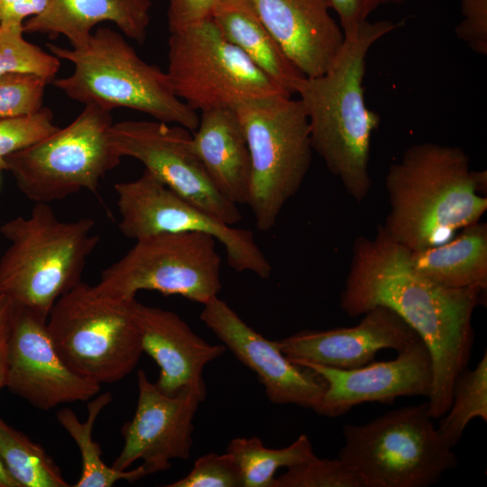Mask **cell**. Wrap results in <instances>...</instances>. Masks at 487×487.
<instances>
[{
    "label": "cell",
    "instance_id": "obj_37",
    "mask_svg": "<svg viewBox=\"0 0 487 487\" xmlns=\"http://www.w3.org/2000/svg\"><path fill=\"white\" fill-rule=\"evenodd\" d=\"M50 0H15L0 14V23L23 24L25 18L41 14Z\"/></svg>",
    "mask_w": 487,
    "mask_h": 487
},
{
    "label": "cell",
    "instance_id": "obj_35",
    "mask_svg": "<svg viewBox=\"0 0 487 487\" xmlns=\"http://www.w3.org/2000/svg\"><path fill=\"white\" fill-rule=\"evenodd\" d=\"M329 8L339 18L344 35L354 32L357 27L368 21L370 14L385 5H402L407 0H326Z\"/></svg>",
    "mask_w": 487,
    "mask_h": 487
},
{
    "label": "cell",
    "instance_id": "obj_39",
    "mask_svg": "<svg viewBox=\"0 0 487 487\" xmlns=\"http://www.w3.org/2000/svg\"><path fill=\"white\" fill-rule=\"evenodd\" d=\"M0 487H21L13 478L0 457Z\"/></svg>",
    "mask_w": 487,
    "mask_h": 487
},
{
    "label": "cell",
    "instance_id": "obj_18",
    "mask_svg": "<svg viewBox=\"0 0 487 487\" xmlns=\"http://www.w3.org/2000/svg\"><path fill=\"white\" fill-rule=\"evenodd\" d=\"M351 327L302 330L277 340L292 362H309L349 370L373 361L382 349L397 352L419 339L418 335L393 310L375 307Z\"/></svg>",
    "mask_w": 487,
    "mask_h": 487
},
{
    "label": "cell",
    "instance_id": "obj_4",
    "mask_svg": "<svg viewBox=\"0 0 487 487\" xmlns=\"http://www.w3.org/2000/svg\"><path fill=\"white\" fill-rule=\"evenodd\" d=\"M73 72L51 83L68 97L112 111L125 107L195 131L199 115L173 92L166 71L142 60L123 34L102 26L77 48L48 43Z\"/></svg>",
    "mask_w": 487,
    "mask_h": 487
},
{
    "label": "cell",
    "instance_id": "obj_26",
    "mask_svg": "<svg viewBox=\"0 0 487 487\" xmlns=\"http://www.w3.org/2000/svg\"><path fill=\"white\" fill-rule=\"evenodd\" d=\"M226 452L240 468L244 487H273L279 469H288L316 456L305 434L289 446L277 449L266 447L257 436L236 437L230 441Z\"/></svg>",
    "mask_w": 487,
    "mask_h": 487
},
{
    "label": "cell",
    "instance_id": "obj_17",
    "mask_svg": "<svg viewBox=\"0 0 487 487\" xmlns=\"http://www.w3.org/2000/svg\"><path fill=\"white\" fill-rule=\"evenodd\" d=\"M295 363L313 370L325 381L326 389L315 412L328 418L342 416L364 402L392 404L400 397L428 398L432 387V360L420 338L399 351L394 359L372 361L354 369Z\"/></svg>",
    "mask_w": 487,
    "mask_h": 487
},
{
    "label": "cell",
    "instance_id": "obj_8",
    "mask_svg": "<svg viewBox=\"0 0 487 487\" xmlns=\"http://www.w3.org/2000/svg\"><path fill=\"white\" fill-rule=\"evenodd\" d=\"M234 110L251 157L247 205L256 227L266 232L274 226L310 169L313 149L308 121L300 101L292 96L252 100Z\"/></svg>",
    "mask_w": 487,
    "mask_h": 487
},
{
    "label": "cell",
    "instance_id": "obj_15",
    "mask_svg": "<svg viewBox=\"0 0 487 487\" xmlns=\"http://www.w3.org/2000/svg\"><path fill=\"white\" fill-rule=\"evenodd\" d=\"M47 319L32 308L11 302L5 387L42 410L88 400L101 388L62 362L51 338Z\"/></svg>",
    "mask_w": 487,
    "mask_h": 487
},
{
    "label": "cell",
    "instance_id": "obj_33",
    "mask_svg": "<svg viewBox=\"0 0 487 487\" xmlns=\"http://www.w3.org/2000/svg\"><path fill=\"white\" fill-rule=\"evenodd\" d=\"M167 487H244L240 468L226 452L199 456L190 472Z\"/></svg>",
    "mask_w": 487,
    "mask_h": 487
},
{
    "label": "cell",
    "instance_id": "obj_25",
    "mask_svg": "<svg viewBox=\"0 0 487 487\" xmlns=\"http://www.w3.org/2000/svg\"><path fill=\"white\" fill-rule=\"evenodd\" d=\"M112 400L110 392L96 396L87 404L85 422H81L69 408L57 413L58 422L76 442L81 454L82 471L73 485L75 487H111L120 480L133 482L149 475L142 464L133 470L121 471L106 465L101 458V446L94 441L92 432L98 415Z\"/></svg>",
    "mask_w": 487,
    "mask_h": 487
},
{
    "label": "cell",
    "instance_id": "obj_13",
    "mask_svg": "<svg viewBox=\"0 0 487 487\" xmlns=\"http://www.w3.org/2000/svg\"><path fill=\"white\" fill-rule=\"evenodd\" d=\"M109 140L123 158L132 157L170 190L226 225L242 219L236 204L224 197L198 158L187 128L157 120L113 124Z\"/></svg>",
    "mask_w": 487,
    "mask_h": 487
},
{
    "label": "cell",
    "instance_id": "obj_22",
    "mask_svg": "<svg viewBox=\"0 0 487 487\" xmlns=\"http://www.w3.org/2000/svg\"><path fill=\"white\" fill-rule=\"evenodd\" d=\"M192 143L215 188L233 203L247 204L251 157L235 110L216 108L201 112Z\"/></svg>",
    "mask_w": 487,
    "mask_h": 487
},
{
    "label": "cell",
    "instance_id": "obj_2",
    "mask_svg": "<svg viewBox=\"0 0 487 487\" xmlns=\"http://www.w3.org/2000/svg\"><path fill=\"white\" fill-rule=\"evenodd\" d=\"M389 20L361 23L322 75L304 77L296 87L308 121L310 142L331 174L356 201L370 193L371 140L380 116L364 101L366 56L381 38L403 25Z\"/></svg>",
    "mask_w": 487,
    "mask_h": 487
},
{
    "label": "cell",
    "instance_id": "obj_11",
    "mask_svg": "<svg viewBox=\"0 0 487 487\" xmlns=\"http://www.w3.org/2000/svg\"><path fill=\"white\" fill-rule=\"evenodd\" d=\"M94 285L101 293L132 299L140 290L178 295L205 305L222 289L216 239L200 232L162 233L135 240Z\"/></svg>",
    "mask_w": 487,
    "mask_h": 487
},
{
    "label": "cell",
    "instance_id": "obj_3",
    "mask_svg": "<svg viewBox=\"0 0 487 487\" xmlns=\"http://www.w3.org/2000/svg\"><path fill=\"white\" fill-rule=\"evenodd\" d=\"M486 171L472 170L457 146L424 142L406 149L385 178L386 234L410 252L445 244L487 210Z\"/></svg>",
    "mask_w": 487,
    "mask_h": 487
},
{
    "label": "cell",
    "instance_id": "obj_41",
    "mask_svg": "<svg viewBox=\"0 0 487 487\" xmlns=\"http://www.w3.org/2000/svg\"><path fill=\"white\" fill-rule=\"evenodd\" d=\"M0 170H6V163L5 161V159L4 158H1L0 157Z\"/></svg>",
    "mask_w": 487,
    "mask_h": 487
},
{
    "label": "cell",
    "instance_id": "obj_9",
    "mask_svg": "<svg viewBox=\"0 0 487 487\" xmlns=\"http://www.w3.org/2000/svg\"><path fill=\"white\" fill-rule=\"evenodd\" d=\"M112 124L110 110L86 105L66 127L5 156L6 170L21 193L35 203L62 200L82 189L97 196L100 180L122 159L109 140Z\"/></svg>",
    "mask_w": 487,
    "mask_h": 487
},
{
    "label": "cell",
    "instance_id": "obj_20",
    "mask_svg": "<svg viewBox=\"0 0 487 487\" xmlns=\"http://www.w3.org/2000/svg\"><path fill=\"white\" fill-rule=\"evenodd\" d=\"M142 351L160 367L155 382L167 395L205 385V366L225 354L224 345H210L199 337L178 314L139 302L135 307Z\"/></svg>",
    "mask_w": 487,
    "mask_h": 487
},
{
    "label": "cell",
    "instance_id": "obj_29",
    "mask_svg": "<svg viewBox=\"0 0 487 487\" xmlns=\"http://www.w3.org/2000/svg\"><path fill=\"white\" fill-rule=\"evenodd\" d=\"M23 24L0 23V76L11 72L30 73L51 83L60 60L23 38Z\"/></svg>",
    "mask_w": 487,
    "mask_h": 487
},
{
    "label": "cell",
    "instance_id": "obj_32",
    "mask_svg": "<svg viewBox=\"0 0 487 487\" xmlns=\"http://www.w3.org/2000/svg\"><path fill=\"white\" fill-rule=\"evenodd\" d=\"M48 84L45 78L30 73L11 72L0 76V119L41 108Z\"/></svg>",
    "mask_w": 487,
    "mask_h": 487
},
{
    "label": "cell",
    "instance_id": "obj_21",
    "mask_svg": "<svg viewBox=\"0 0 487 487\" xmlns=\"http://www.w3.org/2000/svg\"><path fill=\"white\" fill-rule=\"evenodd\" d=\"M151 8L152 0H50L41 14L23 22V30L50 39L63 35L77 48L88 40L96 25L112 22L126 37L142 44Z\"/></svg>",
    "mask_w": 487,
    "mask_h": 487
},
{
    "label": "cell",
    "instance_id": "obj_10",
    "mask_svg": "<svg viewBox=\"0 0 487 487\" xmlns=\"http://www.w3.org/2000/svg\"><path fill=\"white\" fill-rule=\"evenodd\" d=\"M166 73L174 94L196 112L292 96L228 41L212 18L170 33Z\"/></svg>",
    "mask_w": 487,
    "mask_h": 487
},
{
    "label": "cell",
    "instance_id": "obj_30",
    "mask_svg": "<svg viewBox=\"0 0 487 487\" xmlns=\"http://www.w3.org/2000/svg\"><path fill=\"white\" fill-rule=\"evenodd\" d=\"M273 487H363V484L340 458L321 459L316 455L276 476Z\"/></svg>",
    "mask_w": 487,
    "mask_h": 487
},
{
    "label": "cell",
    "instance_id": "obj_38",
    "mask_svg": "<svg viewBox=\"0 0 487 487\" xmlns=\"http://www.w3.org/2000/svg\"><path fill=\"white\" fill-rule=\"evenodd\" d=\"M11 302L0 297V391L6 386L8 376V341Z\"/></svg>",
    "mask_w": 487,
    "mask_h": 487
},
{
    "label": "cell",
    "instance_id": "obj_14",
    "mask_svg": "<svg viewBox=\"0 0 487 487\" xmlns=\"http://www.w3.org/2000/svg\"><path fill=\"white\" fill-rule=\"evenodd\" d=\"M138 401L133 418L124 424V444L112 467L127 470L137 460L149 475L169 470L173 459L187 460L193 445V420L207 395L206 385L161 392L145 372H137Z\"/></svg>",
    "mask_w": 487,
    "mask_h": 487
},
{
    "label": "cell",
    "instance_id": "obj_6",
    "mask_svg": "<svg viewBox=\"0 0 487 487\" xmlns=\"http://www.w3.org/2000/svg\"><path fill=\"white\" fill-rule=\"evenodd\" d=\"M135 299L99 292L80 281L53 305L47 326L62 362L98 384L115 383L137 365L142 351Z\"/></svg>",
    "mask_w": 487,
    "mask_h": 487
},
{
    "label": "cell",
    "instance_id": "obj_28",
    "mask_svg": "<svg viewBox=\"0 0 487 487\" xmlns=\"http://www.w3.org/2000/svg\"><path fill=\"white\" fill-rule=\"evenodd\" d=\"M476 418L487 421L486 352L475 368L466 367L455 380L450 407L436 429L443 442L453 449L468 423Z\"/></svg>",
    "mask_w": 487,
    "mask_h": 487
},
{
    "label": "cell",
    "instance_id": "obj_5",
    "mask_svg": "<svg viewBox=\"0 0 487 487\" xmlns=\"http://www.w3.org/2000/svg\"><path fill=\"white\" fill-rule=\"evenodd\" d=\"M94 225L91 218L60 220L46 203L4 223L0 233L10 245L0 258V297L48 317L55 302L81 281L99 243Z\"/></svg>",
    "mask_w": 487,
    "mask_h": 487
},
{
    "label": "cell",
    "instance_id": "obj_12",
    "mask_svg": "<svg viewBox=\"0 0 487 487\" xmlns=\"http://www.w3.org/2000/svg\"><path fill=\"white\" fill-rule=\"evenodd\" d=\"M120 215L118 227L129 239L162 233L200 232L225 248L228 265L265 280L271 265L257 245L253 233L234 228L176 194L147 170L134 180L115 185Z\"/></svg>",
    "mask_w": 487,
    "mask_h": 487
},
{
    "label": "cell",
    "instance_id": "obj_36",
    "mask_svg": "<svg viewBox=\"0 0 487 487\" xmlns=\"http://www.w3.org/2000/svg\"><path fill=\"white\" fill-rule=\"evenodd\" d=\"M220 0H169L168 27L170 33L211 18Z\"/></svg>",
    "mask_w": 487,
    "mask_h": 487
},
{
    "label": "cell",
    "instance_id": "obj_31",
    "mask_svg": "<svg viewBox=\"0 0 487 487\" xmlns=\"http://www.w3.org/2000/svg\"><path fill=\"white\" fill-rule=\"evenodd\" d=\"M58 127L53 123V114L48 107L0 119V157L33 146L49 138Z\"/></svg>",
    "mask_w": 487,
    "mask_h": 487
},
{
    "label": "cell",
    "instance_id": "obj_40",
    "mask_svg": "<svg viewBox=\"0 0 487 487\" xmlns=\"http://www.w3.org/2000/svg\"><path fill=\"white\" fill-rule=\"evenodd\" d=\"M15 0H0V14L11 5Z\"/></svg>",
    "mask_w": 487,
    "mask_h": 487
},
{
    "label": "cell",
    "instance_id": "obj_16",
    "mask_svg": "<svg viewBox=\"0 0 487 487\" xmlns=\"http://www.w3.org/2000/svg\"><path fill=\"white\" fill-rule=\"evenodd\" d=\"M203 306L200 320L257 375L271 403L296 405L315 411L326 389L320 375L289 360L277 340H269L256 332L218 297Z\"/></svg>",
    "mask_w": 487,
    "mask_h": 487
},
{
    "label": "cell",
    "instance_id": "obj_42",
    "mask_svg": "<svg viewBox=\"0 0 487 487\" xmlns=\"http://www.w3.org/2000/svg\"></svg>",
    "mask_w": 487,
    "mask_h": 487
},
{
    "label": "cell",
    "instance_id": "obj_34",
    "mask_svg": "<svg viewBox=\"0 0 487 487\" xmlns=\"http://www.w3.org/2000/svg\"><path fill=\"white\" fill-rule=\"evenodd\" d=\"M463 19L456 25L458 39L475 53L487 54V0H461Z\"/></svg>",
    "mask_w": 487,
    "mask_h": 487
},
{
    "label": "cell",
    "instance_id": "obj_19",
    "mask_svg": "<svg viewBox=\"0 0 487 487\" xmlns=\"http://www.w3.org/2000/svg\"><path fill=\"white\" fill-rule=\"evenodd\" d=\"M259 18L306 77L324 74L345 35L326 0H251Z\"/></svg>",
    "mask_w": 487,
    "mask_h": 487
},
{
    "label": "cell",
    "instance_id": "obj_23",
    "mask_svg": "<svg viewBox=\"0 0 487 487\" xmlns=\"http://www.w3.org/2000/svg\"><path fill=\"white\" fill-rule=\"evenodd\" d=\"M211 18L222 35L271 80L296 94L304 76L259 18L251 0H220Z\"/></svg>",
    "mask_w": 487,
    "mask_h": 487
},
{
    "label": "cell",
    "instance_id": "obj_24",
    "mask_svg": "<svg viewBox=\"0 0 487 487\" xmlns=\"http://www.w3.org/2000/svg\"><path fill=\"white\" fill-rule=\"evenodd\" d=\"M412 268L430 280L452 289H487V225L476 222L448 242L410 252Z\"/></svg>",
    "mask_w": 487,
    "mask_h": 487
},
{
    "label": "cell",
    "instance_id": "obj_27",
    "mask_svg": "<svg viewBox=\"0 0 487 487\" xmlns=\"http://www.w3.org/2000/svg\"><path fill=\"white\" fill-rule=\"evenodd\" d=\"M0 457L21 487H69L60 467L38 443L0 418Z\"/></svg>",
    "mask_w": 487,
    "mask_h": 487
},
{
    "label": "cell",
    "instance_id": "obj_1",
    "mask_svg": "<svg viewBox=\"0 0 487 487\" xmlns=\"http://www.w3.org/2000/svg\"><path fill=\"white\" fill-rule=\"evenodd\" d=\"M409 254L381 225L373 237L359 236L353 245L340 307L352 317L386 307L418 335L432 360L427 402L432 418L437 419L449 409L455 380L469 363L472 317L483 291L439 285L412 268Z\"/></svg>",
    "mask_w": 487,
    "mask_h": 487
},
{
    "label": "cell",
    "instance_id": "obj_7",
    "mask_svg": "<svg viewBox=\"0 0 487 487\" xmlns=\"http://www.w3.org/2000/svg\"><path fill=\"white\" fill-rule=\"evenodd\" d=\"M428 402L388 411L371 421L346 424L340 458L363 487H428L458 461L432 423Z\"/></svg>",
    "mask_w": 487,
    "mask_h": 487
}]
</instances>
